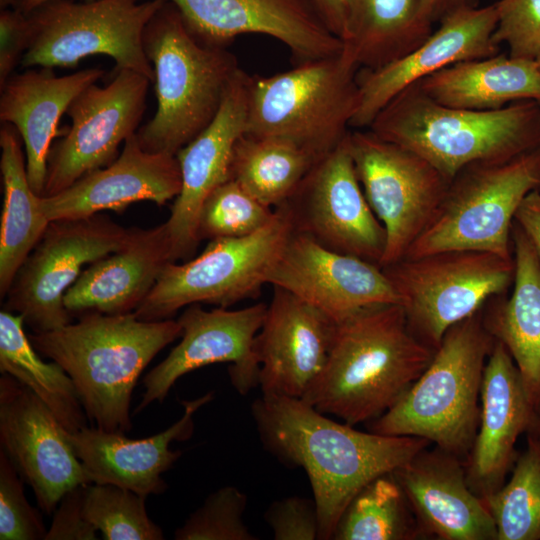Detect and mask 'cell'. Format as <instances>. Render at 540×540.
Wrapping results in <instances>:
<instances>
[{"instance_id": "6da1fadb", "label": "cell", "mask_w": 540, "mask_h": 540, "mask_svg": "<svg viewBox=\"0 0 540 540\" xmlns=\"http://www.w3.org/2000/svg\"><path fill=\"white\" fill-rule=\"evenodd\" d=\"M251 410L264 446L306 472L321 540L332 539L344 510L364 486L431 445L419 437L358 431L300 398L262 394Z\"/></svg>"}, {"instance_id": "74e56055", "label": "cell", "mask_w": 540, "mask_h": 540, "mask_svg": "<svg viewBox=\"0 0 540 540\" xmlns=\"http://www.w3.org/2000/svg\"><path fill=\"white\" fill-rule=\"evenodd\" d=\"M274 212L229 179L204 200L197 222L198 240L250 235L264 227Z\"/></svg>"}, {"instance_id": "c3c4849f", "label": "cell", "mask_w": 540, "mask_h": 540, "mask_svg": "<svg viewBox=\"0 0 540 540\" xmlns=\"http://www.w3.org/2000/svg\"><path fill=\"white\" fill-rule=\"evenodd\" d=\"M50 1L53 0H15L13 7L28 14L36 8L40 7L41 5Z\"/></svg>"}, {"instance_id": "f35d334b", "label": "cell", "mask_w": 540, "mask_h": 540, "mask_svg": "<svg viewBox=\"0 0 540 540\" xmlns=\"http://www.w3.org/2000/svg\"><path fill=\"white\" fill-rule=\"evenodd\" d=\"M247 496L234 486L210 494L174 534L176 540H255L243 521Z\"/></svg>"}, {"instance_id": "30bf717a", "label": "cell", "mask_w": 540, "mask_h": 540, "mask_svg": "<svg viewBox=\"0 0 540 540\" xmlns=\"http://www.w3.org/2000/svg\"><path fill=\"white\" fill-rule=\"evenodd\" d=\"M411 332L436 350L447 330L508 293L514 258L479 250H444L382 267Z\"/></svg>"}, {"instance_id": "ac0fdd59", "label": "cell", "mask_w": 540, "mask_h": 540, "mask_svg": "<svg viewBox=\"0 0 540 540\" xmlns=\"http://www.w3.org/2000/svg\"><path fill=\"white\" fill-rule=\"evenodd\" d=\"M204 44L226 47L242 34L271 36L297 64L336 55L342 41L327 26L312 0H166Z\"/></svg>"}, {"instance_id": "8992f818", "label": "cell", "mask_w": 540, "mask_h": 540, "mask_svg": "<svg viewBox=\"0 0 540 540\" xmlns=\"http://www.w3.org/2000/svg\"><path fill=\"white\" fill-rule=\"evenodd\" d=\"M495 342L482 309L450 327L428 367L389 410L368 422L369 431L423 438L465 461L479 427L483 371Z\"/></svg>"}, {"instance_id": "f907efd6", "label": "cell", "mask_w": 540, "mask_h": 540, "mask_svg": "<svg viewBox=\"0 0 540 540\" xmlns=\"http://www.w3.org/2000/svg\"><path fill=\"white\" fill-rule=\"evenodd\" d=\"M535 61H536L537 65H538V67L540 68V55L538 56V58Z\"/></svg>"}, {"instance_id": "d590c367", "label": "cell", "mask_w": 540, "mask_h": 540, "mask_svg": "<svg viewBox=\"0 0 540 540\" xmlns=\"http://www.w3.org/2000/svg\"><path fill=\"white\" fill-rule=\"evenodd\" d=\"M525 434L510 479L483 499L497 540H540V416Z\"/></svg>"}, {"instance_id": "4fadbf2b", "label": "cell", "mask_w": 540, "mask_h": 540, "mask_svg": "<svg viewBox=\"0 0 540 540\" xmlns=\"http://www.w3.org/2000/svg\"><path fill=\"white\" fill-rule=\"evenodd\" d=\"M347 141L364 195L386 230L382 268L402 259L428 227L451 179L417 153L369 129L350 131Z\"/></svg>"}, {"instance_id": "f6af8a7d", "label": "cell", "mask_w": 540, "mask_h": 540, "mask_svg": "<svg viewBox=\"0 0 540 540\" xmlns=\"http://www.w3.org/2000/svg\"><path fill=\"white\" fill-rule=\"evenodd\" d=\"M514 221L527 236L540 264V190L530 192L523 199Z\"/></svg>"}, {"instance_id": "7dc6e473", "label": "cell", "mask_w": 540, "mask_h": 540, "mask_svg": "<svg viewBox=\"0 0 540 540\" xmlns=\"http://www.w3.org/2000/svg\"><path fill=\"white\" fill-rule=\"evenodd\" d=\"M479 0H423L426 17L434 24L448 14L465 7L478 6Z\"/></svg>"}, {"instance_id": "484cf974", "label": "cell", "mask_w": 540, "mask_h": 540, "mask_svg": "<svg viewBox=\"0 0 540 540\" xmlns=\"http://www.w3.org/2000/svg\"><path fill=\"white\" fill-rule=\"evenodd\" d=\"M212 399L213 393L209 392L182 401V417L166 430L144 439H130L126 434L93 425L68 432V436L91 483L117 485L147 498L166 490L162 474L181 456V451L170 450V444L191 437L194 413Z\"/></svg>"}, {"instance_id": "1f68e13d", "label": "cell", "mask_w": 540, "mask_h": 540, "mask_svg": "<svg viewBox=\"0 0 540 540\" xmlns=\"http://www.w3.org/2000/svg\"><path fill=\"white\" fill-rule=\"evenodd\" d=\"M22 138L16 128L2 123L0 169L4 186L0 224V296L7 292L25 259L43 236L49 221L31 188Z\"/></svg>"}, {"instance_id": "83f0119b", "label": "cell", "mask_w": 540, "mask_h": 540, "mask_svg": "<svg viewBox=\"0 0 540 540\" xmlns=\"http://www.w3.org/2000/svg\"><path fill=\"white\" fill-rule=\"evenodd\" d=\"M103 75L98 67L60 77L52 68H28L13 74L0 88V120L13 125L22 138L28 181L37 195L44 191L48 155L62 115L78 94Z\"/></svg>"}, {"instance_id": "8fae6325", "label": "cell", "mask_w": 540, "mask_h": 540, "mask_svg": "<svg viewBox=\"0 0 540 540\" xmlns=\"http://www.w3.org/2000/svg\"><path fill=\"white\" fill-rule=\"evenodd\" d=\"M165 0H53L27 14L28 48L22 68L74 67L90 55H106L116 70L154 82L143 45L145 27Z\"/></svg>"}, {"instance_id": "bcb514c9", "label": "cell", "mask_w": 540, "mask_h": 540, "mask_svg": "<svg viewBox=\"0 0 540 540\" xmlns=\"http://www.w3.org/2000/svg\"><path fill=\"white\" fill-rule=\"evenodd\" d=\"M329 29L341 40L347 0H312Z\"/></svg>"}, {"instance_id": "d4e9b609", "label": "cell", "mask_w": 540, "mask_h": 540, "mask_svg": "<svg viewBox=\"0 0 540 540\" xmlns=\"http://www.w3.org/2000/svg\"><path fill=\"white\" fill-rule=\"evenodd\" d=\"M429 447L392 472L422 538L497 540L487 506L468 485L464 460L439 447Z\"/></svg>"}, {"instance_id": "f1b7e54d", "label": "cell", "mask_w": 540, "mask_h": 540, "mask_svg": "<svg viewBox=\"0 0 540 540\" xmlns=\"http://www.w3.org/2000/svg\"><path fill=\"white\" fill-rule=\"evenodd\" d=\"M515 275L511 294L482 308L485 328L513 359L529 400L540 414V264L530 241L513 221Z\"/></svg>"}, {"instance_id": "7a4b0ae2", "label": "cell", "mask_w": 540, "mask_h": 540, "mask_svg": "<svg viewBox=\"0 0 540 540\" xmlns=\"http://www.w3.org/2000/svg\"><path fill=\"white\" fill-rule=\"evenodd\" d=\"M434 353L411 332L401 305L363 309L336 323L326 364L301 399L351 426L370 422L404 395Z\"/></svg>"}, {"instance_id": "277c9868", "label": "cell", "mask_w": 540, "mask_h": 540, "mask_svg": "<svg viewBox=\"0 0 540 540\" xmlns=\"http://www.w3.org/2000/svg\"><path fill=\"white\" fill-rule=\"evenodd\" d=\"M367 129L452 179L471 164L506 161L540 146V104L523 100L497 110L455 108L434 101L416 82L386 104Z\"/></svg>"}, {"instance_id": "ee69618b", "label": "cell", "mask_w": 540, "mask_h": 540, "mask_svg": "<svg viewBox=\"0 0 540 540\" xmlns=\"http://www.w3.org/2000/svg\"><path fill=\"white\" fill-rule=\"evenodd\" d=\"M30 40V26L26 13L15 7L0 13V88L21 64Z\"/></svg>"}, {"instance_id": "cb8c5ba5", "label": "cell", "mask_w": 540, "mask_h": 540, "mask_svg": "<svg viewBox=\"0 0 540 540\" xmlns=\"http://www.w3.org/2000/svg\"><path fill=\"white\" fill-rule=\"evenodd\" d=\"M181 184L176 155L144 150L135 133L114 162L54 195L40 196L39 206L49 222L80 219L105 210L122 212L139 201L165 205L178 196Z\"/></svg>"}, {"instance_id": "9a60e30c", "label": "cell", "mask_w": 540, "mask_h": 540, "mask_svg": "<svg viewBox=\"0 0 540 540\" xmlns=\"http://www.w3.org/2000/svg\"><path fill=\"white\" fill-rule=\"evenodd\" d=\"M151 83L138 72L121 69L106 86L94 83L74 98L66 111L71 126L49 151L42 196L116 160L120 144L136 133Z\"/></svg>"}, {"instance_id": "5b68a950", "label": "cell", "mask_w": 540, "mask_h": 540, "mask_svg": "<svg viewBox=\"0 0 540 540\" xmlns=\"http://www.w3.org/2000/svg\"><path fill=\"white\" fill-rule=\"evenodd\" d=\"M143 45L157 109L136 136L148 152L176 155L215 118L241 68L226 47L201 42L166 0L147 23Z\"/></svg>"}, {"instance_id": "681fc988", "label": "cell", "mask_w": 540, "mask_h": 540, "mask_svg": "<svg viewBox=\"0 0 540 540\" xmlns=\"http://www.w3.org/2000/svg\"><path fill=\"white\" fill-rule=\"evenodd\" d=\"M15 0H0V7L2 9L10 8L14 6Z\"/></svg>"}, {"instance_id": "d6986e66", "label": "cell", "mask_w": 540, "mask_h": 540, "mask_svg": "<svg viewBox=\"0 0 540 540\" xmlns=\"http://www.w3.org/2000/svg\"><path fill=\"white\" fill-rule=\"evenodd\" d=\"M268 284L294 294L335 323L372 306L400 305L380 266L329 250L294 231Z\"/></svg>"}, {"instance_id": "9c48e42d", "label": "cell", "mask_w": 540, "mask_h": 540, "mask_svg": "<svg viewBox=\"0 0 540 540\" xmlns=\"http://www.w3.org/2000/svg\"><path fill=\"white\" fill-rule=\"evenodd\" d=\"M274 211L273 218L250 235L210 240L195 258L181 264L170 262L135 315L159 321L191 304L228 308L257 298L294 231L285 205Z\"/></svg>"}, {"instance_id": "52a82bcc", "label": "cell", "mask_w": 540, "mask_h": 540, "mask_svg": "<svg viewBox=\"0 0 540 540\" xmlns=\"http://www.w3.org/2000/svg\"><path fill=\"white\" fill-rule=\"evenodd\" d=\"M357 72L340 52L275 75L251 76L245 133L282 138L323 157L350 132Z\"/></svg>"}, {"instance_id": "44dd1931", "label": "cell", "mask_w": 540, "mask_h": 540, "mask_svg": "<svg viewBox=\"0 0 540 540\" xmlns=\"http://www.w3.org/2000/svg\"><path fill=\"white\" fill-rule=\"evenodd\" d=\"M251 76L239 70L211 123L176 158L181 171V190L165 222L172 245V259H185L200 241L197 222L207 196L230 179L235 143L246 132Z\"/></svg>"}, {"instance_id": "603a6c76", "label": "cell", "mask_w": 540, "mask_h": 540, "mask_svg": "<svg viewBox=\"0 0 540 540\" xmlns=\"http://www.w3.org/2000/svg\"><path fill=\"white\" fill-rule=\"evenodd\" d=\"M480 404L479 427L464 467L469 487L484 499L505 483L518 456V438L540 416L513 359L498 341L484 367Z\"/></svg>"}, {"instance_id": "836d02e7", "label": "cell", "mask_w": 540, "mask_h": 540, "mask_svg": "<svg viewBox=\"0 0 540 540\" xmlns=\"http://www.w3.org/2000/svg\"><path fill=\"white\" fill-rule=\"evenodd\" d=\"M317 160L288 140L244 133L233 149L230 179L274 209L289 199Z\"/></svg>"}, {"instance_id": "60d3db41", "label": "cell", "mask_w": 540, "mask_h": 540, "mask_svg": "<svg viewBox=\"0 0 540 540\" xmlns=\"http://www.w3.org/2000/svg\"><path fill=\"white\" fill-rule=\"evenodd\" d=\"M494 4L497 25L493 41L499 46L506 43L512 58L536 60L540 55V0H499Z\"/></svg>"}, {"instance_id": "2e32d148", "label": "cell", "mask_w": 540, "mask_h": 540, "mask_svg": "<svg viewBox=\"0 0 540 540\" xmlns=\"http://www.w3.org/2000/svg\"><path fill=\"white\" fill-rule=\"evenodd\" d=\"M0 443L48 515L69 490L91 483L68 431L30 389L7 373L0 377Z\"/></svg>"}, {"instance_id": "3957f363", "label": "cell", "mask_w": 540, "mask_h": 540, "mask_svg": "<svg viewBox=\"0 0 540 540\" xmlns=\"http://www.w3.org/2000/svg\"><path fill=\"white\" fill-rule=\"evenodd\" d=\"M181 334L179 322L172 318L145 321L134 312H90L74 324L28 337L39 354L71 377L91 423L126 434L132 428L130 402L140 374Z\"/></svg>"}, {"instance_id": "f546056e", "label": "cell", "mask_w": 540, "mask_h": 540, "mask_svg": "<svg viewBox=\"0 0 540 540\" xmlns=\"http://www.w3.org/2000/svg\"><path fill=\"white\" fill-rule=\"evenodd\" d=\"M417 83L434 101L455 108L497 110L523 100L540 104L536 61L504 53L452 64Z\"/></svg>"}, {"instance_id": "ab89813d", "label": "cell", "mask_w": 540, "mask_h": 540, "mask_svg": "<svg viewBox=\"0 0 540 540\" xmlns=\"http://www.w3.org/2000/svg\"><path fill=\"white\" fill-rule=\"evenodd\" d=\"M23 479L0 449V539L40 540L47 530L40 513L24 494Z\"/></svg>"}, {"instance_id": "7bdbcfd3", "label": "cell", "mask_w": 540, "mask_h": 540, "mask_svg": "<svg viewBox=\"0 0 540 540\" xmlns=\"http://www.w3.org/2000/svg\"><path fill=\"white\" fill-rule=\"evenodd\" d=\"M84 490L85 485H81L64 494L53 512L44 540L97 539V529L84 514Z\"/></svg>"}, {"instance_id": "d6a6232c", "label": "cell", "mask_w": 540, "mask_h": 540, "mask_svg": "<svg viewBox=\"0 0 540 540\" xmlns=\"http://www.w3.org/2000/svg\"><path fill=\"white\" fill-rule=\"evenodd\" d=\"M0 371L30 389L70 433L87 426L77 389L57 362H45L24 331V318L0 312Z\"/></svg>"}, {"instance_id": "4dcf8cb0", "label": "cell", "mask_w": 540, "mask_h": 540, "mask_svg": "<svg viewBox=\"0 0 540 540\" xmlns=\"http://www.w3.org/2000/svg\"><path fill=\"white\" fill-rule=\"evenodd\" d=\"M423 0H347L342 55L375 69L408 54L432 32Z\"/></svg>"}, {"instance_id": "b9f144b4", "label": "cell", "mask_w": 540, "mask_h": 540, "mask_svg": "<svg viewBox=\"0 0 540 540\" xmlns=\"http://www.w3.org/2000/svg\"><path fill=\"white\" fill-rule=\"evenodd\" d=\"M264 518L275 540L319 539V518L314 499L285 497L273 502Z\"/></svg>"}, {"instance_id": "7402d4cb", "label": "cell", "mask_w": 540, "mask_h": 540, "mask_svg": "<svg viewBox=\"0 0 540 540\" xmlns=\"http://www.w3.org/2000/svg\"><path fill=\"white\" fill-rule=\"evenodd\" d=\"M335 325L314 306L274 286L254 342L262 394L301 399L326 364Z\"/></svg>"}, {"instance_id": "5bb4252c", "label": "cell", "mask_w": 540, "mask_h": 540, "mask_svg": "<svg viewBox=\"0 0 540 540\" xmlns=\"http://www.w3.org/2000/svg\"><path fill=\"white\" fill-rule=\"evenodd\" d=\"M347 137L315 162L282 205L289 212L295 233L334 252L381 267L386 230L364 195Z\"/></svg>"}, {"instance_id": "8d00e7d4", "label": "cell", "mask_w": 540, "mask_h": 540, "mask_svg": "<svg viewBox=\"0 0 540 540\" xmlns=\"http://www.w3.org/2000/svg\"><path fill=\"white\" fill-rule=\"evenodd\" d=\"M146 497L113 484L89 483L84 514L106 540H162V529L148 516Z\"/></svg>"}, {"instance_id": "e0dca14e", "label": "cell", "mask_w": 540, "mask_h": 540, "mask_svg": "<svg viewBox=\"0 0 540 540\" xmlns=\"http://www.w3.org/2000/svg\"><path fill=\"white\" fill-rule=\"evenodd\" d=\"M267 306L257 303L238 310L218 307L207 311L199 303L189 305L177 320L182 328L181 341L144 377L145 391L135 413L153 402H162L183 375L214 363H232L229 377L240 394L256 387L260 366L254 342Z\"/></svg>"}, {"instance_id": "e575fe53", "label": "cell", "mask_w": 540, "mask_h": 540, "mask_svg": "<svg viewBox=\"0 0 540 540\" xmlns=\"http://www.w3.org/2000/svg\"><path fill=\"white\" fill-rule=\"evenodd\" d=\"M422 538L407 498L391 473L383 474L351 500L333 533L334 540H414Z\"/></svg>"}, {"instance_id": "ffe728a7", "label": "cell", "mask_w": 540, "mask_h": 540, "mask_svg": "<svg viewBox=\"0 0 540 540\" xmlns=\"http://www.w3.org/2000/svg\"><path fill=\"white\" fill-rule=\"evenodd\" d=\"M497 25L495 4L458 9L415 49L375 69H359V99L350 127L367 129L399 92L452 64L497 55L492 38Z\"/></svg>"}, {"instance_id": "ba28073f", "label": "cell", "mask_w": 540, "mask_h": 540, "mask_svg": "<svg viewBox=\"0 0 540 540\" xmlns=\"http://www.w3.org/2000/svg\"><path fill=\"white\" fill-rule=\"evenodd\" d=\"M534 190H540V146L506 161L463 168L451 179L433 220L404 257L460 249L514 258V216Z\"/></svg>"}, {"instance_id": "4316f807", "label": "cell", "mask_w": 540, "mask_h": 540, "mask_svg": "<svg viewBox=\"0 0 540 540\" xmlns=\"http://www.w3.org/2000/svg\"><path fill=\"white\" fill-rule=\"evenodd\" d=\"M170 262L172 245L165 222L149 229H135L123 248L82 271L65 292V308L70 314L81 315L134 312Z\"/></svg>"}, {"instance_id": "7c38bea8", "label": "cell", "mask_w": 540, "mask_h": 540, "mask_svg": "<svg viewBox=\"0 0 540 540\" xmlns=\"http://www.w3.org/2000/svg\"><path fill=\"white\" fill-rule=\"evenodd\" d=\"M134 230L100 213L50 222L16 273L5 296L4 310L22 315L24 324L34 333L70 324L65 292L84 265L123 248Z\"/></svg>"}]
</instances>
